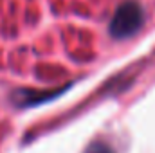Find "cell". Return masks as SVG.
Segmentation results:
<instances>
[{
    "mask_svg": "<svg viewBox=\"0 0 155 153\" xmlns=\"http://www.w3.org/2000/svg\"><path fill=\"white\" fill-rule=\"evenodd\" d=\"M144 20L143 9L135 2H126L116 11L112 24H110V33L117 38H124L134 34Z\"/></svg>",
    "mask_w": 155,
    "mask_h": 153,
    "instance_id": "cell-1",
    "label": "cell"
},
{
    "mask_svg": "<svg viewBox=\"0 0 155 153\" xmlns=\"http://www.w3.org/2000/svg\"><path fill=\"white\" fill-rule=\"evenodd\" d=\"M85 153H114V150L107 146L105 142H94L92 146H88V150Z\"/></svg>",
    "mask_w": 155,
    "mask_h": 153,
    "instance_id": "cell-2",
    "label": "cell"
}]
</instances>
